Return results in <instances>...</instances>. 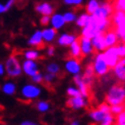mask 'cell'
<instances>
[{
  "instance_id": "cell-1",
  "label": "cell",
  "mask_w": 125,
  "mask_h": 125,
  "mask_svg": "<svg viewBox=\"0 0 125 125\" xmlns=\"http://www.w3.org/2000/svg\"><path fill=\"white\" fill-rule=\"evenodd\" d=\"M112 26L113 25H112L111 18H103L95 15H91L89 24L83 29H80V35L92 39L94 36L98 34H104L106 31L111 29Z\"/></svg>"
},
{
  "instance_id": "cell-2",
  "label": "cell",
  "mask_w": 125,
  "mask_h": 125,
  "mask_svg": "<svg viewBox=\"0 0 125 125\" xmlns=\"http://www.w3.org/2000/svg\"><path fill=\"white\" fill-rule=\"evenodd\" d=\"M105 102L110 106L125 104V86L121 84H114L109 87L106 93Z\"/></svg>"
},
{
  "instance_id": "cell-3",
  "label": "cell",
  "mask_w": 125,
  "mask_h": 125,
  "mask_svg": "<svg viewBox=\"0 0 125 125\" xmlns=\"http://www.w3.org/2000/svg\"><path fill=\"white\" fill-rule=\"evenodd\" d=\"M43 93V88L40 86V84L36 83H26L23 84L20 89V96L23 101L32 102L38 99Z\"/></svg>"
},
{
  "instance_id": "cell-4",
  "label": "cell",
  "mask_w": 125,
  "mask_h": 125,
  "mask_svg": "<svg viewBox=\"0 0 125 125\" xmlns=\"http://www.w3.org/2000/svg\"><path fill=\"white\" fill-rule=\"evenodd\" d=\"M6 75L9 78H17L22 74V67L21 62L16 55L12 54L5 60L4 62Z\"/></svg>"
},
{
  "instance_id": "cell-5",
  "label": "cell",
  "mask_w": 125,
  "mask_h": 125,
  "mask_svg": "<svg viewBox=\"0 0 125 125\" xmlns=\"http://www.w3.org/2000/svg\"><path fill=\"white\" fill-rule=\"evenodd\" d=\"M93 68L95 74L97 77H105L109 74L111 68L108 66L107 62H106L104 58V53L103 52H97L95 54V57L93 59Z\"/></svg>"
},
{
  "instance_id": "cell-6",
  "label": "cell",
  "mask_w": 125,
  "mask_h": 125,
  "mask_svg": "<svg viewBox=\"0 0 125 125\" xmlns=\"http://www.w3.org/2000/svg\"><path fill=\"white\" fill-rule=\"evenodd\" d=\"M64 71L67 74L71 75V76L82 74L83 66H82V62H80L79 59H75V58L70 57L67 60H65V62H64Z\"/></svg>"
},
{
  "instance_id": "cell-7",
  "label": "cell",
  "mask_w": 125,
  "mask_h": 125,
  "mask_svg": "<svg viewBox=\"0 0 125 125\" xmlns=\"http://www.w3.org/2000/svg\"><path fill=\"white\" fill-rule=\"evenodd\" d=\"M114 11H115V6L113 2L102 0L99 8L94 15L99 17H103V18H111L114 14Z\"/></svg>"
},
{
  "instance_id": "cell-8",
  "label": "cell",
  "mask_w": 125,
  "mask_h": 125,
  "mask_svg": "<svg viewBox=\"0 0 125 125\" xmlns=\"http://www.w3.org/2000/svg\"><path fill=\"white\" fill-rule=\"evenodd\" d=\"M104 53V58L106 60V62H107L108 66L113 69L118 62H120L121 58L120 55L118 54V51H117V47L116 46H112V47H107L105 49V50L103 51Z\"/></svg>"
},
{
  "instance_id": "cell-9",
  "label": "cell",
  "mask_w": 125,
  "mask_h": 125,
  "mask_svg": "<svg viewBox=\"0 0 125 125\" xmlns=\"http://www.w3.org/2000/svg\"><path fill=\"white\" fill-rule=\"evenodd\" d=\"M21 67H22V73L30 78L40 72V67L37 61L23 59L21 62Z\"/></svg>"
},
{
  "instance_id": "cell-10",
  "label": "cell",
  "mask_w": 125,
  "mask_h": 125,
  "mask_svg": "<svg viewBox=\"0 0 125 125\" xmlns=\"http://www.w3.org/2000/svg\"><path fill=\"white\" fill-rule=\"evenodd\" d=\"M87 97H84L83 95H77V96H72L69 97L66 102V106L71 110H82L87 107L89 102H87Z\"/></svg>"
},
{
  "instance_id": "cell-11",
  "label": "cell",
  "mask_w": 125,
  "mask_h": 125,
  "mask_svg": "<svg viewBox=\"0 0 125 125\" xmlns=\"http://www.w3.org/2000/svg\"><path fill=\"white\" fill-rule=\"evenodd\" d=\"M78 38L79 37L76 34L63 32L58 35L57 39H56V43L60 47H69L74 41L78 40Z\"/></svg>"
},
{
  "instance_id": "cell-12",
  "label": "cell",
  "mask_w": 125,
  "mask_h": 125,
  "mask_svg": "<svg viewBox=\"0 0 125 125\" xmlns=\"http://www.w3.org/2000/svg\"><path fill=\"white\" fill-rule=\"evenodd\" d=\"M35 11L40 16H50L55 12V6L49 1H41L35 5Z\"/></svg>"
},
{
  "instance_id": "cell-13",
  "label": "cell",
  "mask_w": 125,
  "mask_h": 125,
  "mask_svg": "<svg viewBox=\"0 0 125 125\" xmlns=\"http://www.w3.org/2000/svg\"><path fill=\"white\" fill-rule=\"evenodd\" d=\"M79 43H80V47H82V52H83V57H90L93 55L95 52V48L92 43V39L87 38L84 36H80L79 37Z\"/></svg>"
},
{
  "instance_id": "cell-14",
  "label": "cell",
  "mask_w": 125,
  "mask_h": 125,
  "mask_svg": "<svg viewBox=\"0 0 125 125\" xmlns=\"http://www.w3.org/2000/svg\"><path fill=\"white\" fill-rule=\"evenodd\" d=\"M66 22L65 18L63 16V14L61 12H54V14L51 16V18H50V26L52 28H54L55 30L60 31L62 30L65 26H66Z\"/></svg>"
},
{
  "instance_id": "cell-15",
  "label": "cell",
  "mask_w": 125,
  "mask_h": 125,
  "mask_svg": "<svg viewBox=\"0 0 125 125\" xmlns=\"http://www.w3.org/2000/svg\"><path fill=\"white\" fill-rule=\"evenodd\" d=\"M42 34H43L44 43H46V44H52L57 39L58 31L52 28L51 26L50 27L48 26V27H44V29L42 30Z\"/></svg>"
},
{
  "instance_id": "cell-16",
  "label": "cell",
  "mask_w": 125,
  "mask_h": 125,
  "mask_svg": "<svg viewBox=\"0 0 125 125\" xmlns=\"http://www.w3.org/2000/svg\"><path fill=\"white\" fill-rule=\"evenodd\" d=\"M73 83L75 84V86L80 90V93L84 97L89 96V93H90V87L85 83V81L83 80V74H78V75H74L73 76Z\"/></svg>"
},
{
  "instance_id": "cell-17",
  "label": "cell",
  "mask_w": 125,
  "mask_h": 125,
  "mask_svg": "<svg viewBox=\"0 0 125 125\" xmlns=\"http://www.w3.org/2000/svg\"><path fill=\"white\" fill-rule=\"evenodd\" d=\"M104 37H105V43H106V46L107 47L116 46L120 41L119 36H118L114 28H111L108 31H106L104 33Z\"/></svg>"
},
{
  "instance_id": "cell-18",
  "label": "cell",
  "mask_w": 125,
  "mask_h": 125,
  "mask_svg": "<svg viewBox=\"0 0 125 125\" xmlns=\"http://www.w3.org/2000/svg\"><path fill=\"white\" fill-rule=\"evenodd\" d=\"M28 45L31 47H41L44 44V40H43V34H42V30H35L29 37V39L27 41Z\"/></svg>"
},
{
  "instance_id": "cell-19",
  "label": "cell",
  "mask_w": 125,
  "mask_h": 125,
  "mask_svg": "<svg viewBox=\"0 0 125 125\" xmlns=\"http://www.w3.org/2000/svg\"><path fill=\"white\" fill-rule=\"evenodd\" d=\"M92 43H93L96 52H103L105 49L107 48L106 43H105L104 34H98L96 36H94L92 38Z\"/></svg>"
},
{
  "instance_id": "cell-20",
  "label": "cell",
  "mask_w": 125,
  "mask_h": 125,
  "mask_svg": "<svg viewBox=\"0 0 125 125\" xmlns=\"http://www.w3.org/2000/svg\"><path fill=\"white\" fill-rule=\"evenodd\" d=\"M1 91L3 94L7 95V96H12L14 95L16 91H17V86H16V83L13 82V81H10V80H7L1 85Z\"/></svg>"
},
{
  "instance_id": "cell-21",
  "label": "cell",
  "mask_w": 125,
  "mask_h": 125,
  "mask_svg": "<svg viewBox=\"0 0 125 125\" xmlns=\"http://www.w3.org/2000/svg\"><path fill=\"white\" fill-rule=\"evenodd\" d=\"M95 76H96V74H95V71H94L93 65L92 64L86 65L85 68H84L83 77V80L85 81V83L89 85L90 88L92 87V85L94 83V79H95Z\"/></svg>"
},
{
  "instance_id": "cell-22",
  "label": "cell",
  "mask_w": 125,
  "mask_h": 125,
  "mask_svg": "<svg viewBox=\"0 0 125 125\" xmlns=\"http://www.w3.org/2000/svg\"><path fill=\"white\" fill-rule=\"evenodd\" d=\"M112 70H113L114 77L118 81L125 83V65L121 64V62H119L113 69H112Z\"/></svg>"
},
{
  "instance_id": "cell-23",
  "label": "cell",
  "mask_w": 125,
  "mask_h": 125,
  "mask_svg": "<svg viewBox=\"0 0 125 125\" xmlns=\"http://www.w3.org/2000/svg\"><path fill=\"white\" fill-rule=\"evenodd\" d=\"M68 48H69V55L71 58H75V59L83 58V52H82V47H80L79 40L74 41Z\"/></svg>"
},
{
  "instance_id": "cell-24",
  "label": "cell",
  "mask_w": 125,
  "mask_h": 125,
  "mask_svg": "<svg viewBox=\"0 0 125 125\" xmlns=\"http://www.w3.org/2000/svg\"><path fill=\"white\" fill-rule=\"evenodd\" d=\"M91 20V15L87 14V12L84 10V11H82L79 15H77V18L75 21V25L76 27L79 28V29H83V27H85L87 24H89Z\"/></svg>"
},
{
  "instance_id": "cell-25",
  "label": "cell",
  "mask_w": 125,
  "mask_h": 125,
  "mask_svg": "<svg viewBox=\"0 0 125 125\" xmlns=\"http://www.w3.org/2000/svg\"><path fill=\"white\" fill-rule=\"evenodd\" d=\"M22 57H23V59H27V60L38 61L41 58V51L36 47L26 49V50L22 52Z\"/></svg>"
},
{
  "instance_id": "cell-26",
  "label": "cell",
  "mask_w": 125,
  "mask_h": 125,
  "mask_svg": "<svg viewBox=\"0 0 125 125\" xmlns=\"http://www.w3.org/2000/svg\"><path fill=\"white\" fill-rule=\"evenodd\" d=\"M106 114H108V113H106V112L102 111L101 109H95V110H92L90 113H89V117H90V119L93 121V122H95V123H100L102 120H103V118L106 116Z\"/></svg>"
},
{
  "instance_id": "cell-27",
  "label": "cell",
  "mask_w": 125,
  "mask_h": 125,
  "mask_svg": "<svg viewBox=\"0 0 125 125\" xmlns=\"http://www.w3.org/2000/svg\"><path fill=\"white\" fill-rule=\"evenodd\" d=\"M102 0H86L84 3V10L90 15H94L99 8Z\"/></svg>"
},
{
  "instance_id": "cell-28",
  "label": "cell",
  "mask_w": 125,
  "mask_h": 125,
  "mask_svg": "<svg viewBox=\"0 0 125 125\" xmlns=\"http://www.w3.org/2000/svg\"><path fill=\"white\" fill-rule=\"evenodd\" d=\"M36 107V110L39 112V113H42V114H45V113H48V112L51 110V104H50L48 101L46 99H40L36 103L35 105Z\"/></svg>"
},
{
  "instance_id": "cell-29",
  "label": "cell",
  "mask_w": 125,
  "mask_h": 125,
  "mask_svg": "<svg viewBox=\"0 0 125 125\" xmlns=\"http://www.w3.org/2000/svg\"><path fill=\"white\" fill-rule=\"evenodd\" d=\"M63 16L65 18L66 24H73L75 23L77 18V12L74 9H67L63 12Z\"/></svg>"
},
{
  "instance_id": "cell-30",
  "label": "cell",
  "mask_w": 125,
  "mask_h": 125,
  "mask_svg": "<svg viewBox=\"0 0 125 125\" xmlns=\"http://www.w3.org/2000/svg\"><path fill=\"white\" fill-rule=\"evenodd\" d=\"M63 5L71 8H80L82 6H84L85 0H61Z\"/></svg>"
},
{
  "instance_id": "cell-31",
  "label": "cell",
  "mask_w": 125,
  "mask_h": 125,
  "mask_svg": "<svg viewBox=\"0 0 125 125\" xmlns=\"http://www.w3.org/2000/svg\"><path fill=\"white\" fill-rule=\"evenodd\" d=\"M46 72L53 73V74H59L61 72V67L58 62H50L46 65Z\"/></svg>"
},
{
  "instance_id": "cell-32",
  "label": "cell",
  "mask_w": 125,
  "mask_h": 125,
  "mask_svg": "<svg viewBox=\"0 0 125 125\" xmlns=\"http://www.w3.org/2000/svg\"><path fill=\"white\" fill-rule=\"evenodd\" d=\"M116 122L115 120V116L112 113H108L106 114V116L103 118V120L100 122V125H114Z\"/></svg>"
},
{
  "instance_id": "cell-33",
  "label": "cell",
  "mask_w": 125,
  "mask_h": 125,
  "mask_svg": "<svg viewBox=\"0 0 125 125\" xmlns=\"http://www.w3.org/2000/svg\"><path fill=\"white\" fill-rule=\"evenodd\" d=\"M57 74H53V73H49L46 72L44 74V82L48 85H52L56 80H57Z\"/></svg>"
},
{
  "instance_id": "cell-34",
  "label": "cell",
  "mask_w": 125,
  "mask_h": 125,
  "mask_svg": "<svg viewBox=\"0 0 125 125\" xmlns=\"http://www.w3.org/2000/svg\"><path fill=\"white\" fill-rule=\"evenodd\" d=\"M66 94L69 97H72V96L82 95V93H80V90L76 86H68L66 88Z\"/></svg>"
},
{
  "instance_id": "cell-35",
  "label": "cell",
  "mask_w": 125,
  "mask_h": 125,
  "mask_svg": "<svg viewBox=\"0 0 125 125\" xmlns=\"http://www.w3.org/2000/svg\"><path fill=\"white\" fill-rule=\"evenodd\" d=\"M123 111H125L124 105H114V106H111V113L113 114L114 116L119 115L120 113H122Z\"/></svg>"
},
{
  "instance_id": "cell-36",
  "label": "cell",
  "mask_w": 125,
  "mask_h": 125,
  "mask_svg": "<svg viewBox=\"0 0 125 125\" xmlns=\"http://www.w3.org/2000/svg\"><path fill=\"white\" fill-rule=\"evenodd\" d=\"M31 81H32L33 83H36V84H42L44 82V75L41 72L37 73L33 77H31Z\"/></svg>"
},
{
  "instance_id": "cell-37",
  "label": "cell",
  "mask_w": 125,
  "mask_h": 125,
  "mask_svg": "<svg viewBox=\"0 0 125 125\" xmlns=\"http://www.w3.org/2000/svg\"><path fill=\"white\" fill-rule=\"evenodd\" d=\"M114 29L117 32L118 36H119L120 41L125 42V25H123L121 27H118V28H114Z\"/></svg>"
},
{
  "instance_id": "cell-38",
  "label": "cell",
  "mask_w": 125,
  "mask_h": 125,
  "mask_svg": "<svg viewBox=\"0 0 125 125\" xmlns=\"http://www.w3.org/2000/svg\"><path fill=\"white\" fill-rule=\"evenodd\" d=\"M50 18H51L50 16H41L39 23L43 27H48V26H50Z\"/></svg>"
},
{
  "instance_id": "cell-39",
  "label": "cell",
  "mask_w": 125,
  "mask_h": 125,
  "mask_svg": "<svg viewBox=\"0 0 125 125\" xmlns=\"http://www.w3.org/2000/svg\"><path fill=\"white\" fill-rule=\"evenodd\" d=\"M115 125H125V111L116 116V124Z\"/></svg>"
},
{
  "instance_id": "cell-40",
  "label": "cell",
  "mask_w": 125,
  "mask_h": 125,
  "mask_svg": "<svg viewBox=\"0 0 125 125\" xmlns=\"http://www.w3.org/2000/svg\"><path fill=\"white\" fill-rule=\"evenodd\" d=\"M116 47H117V51H118V54L120 55V58L125 57V44H124V42L118 43L116 45Z\"/></svg>"
},
{
  "instance_id": "cell-41",
  "label": "cell",
  "mask_w": 125,
  "mask_h": 125,
  "mask_svg": "<svg viewBox=\"0 0 125 125\" xmlns=\"http://www.w3.org/2000/svg\"><path fill=\"white\" fill-rule=\"evenodd\" d=\"M46 55L47 57H49V58H52V57H54L55 55V53H56V48H55V46H53V45H51V44H49V46L46 48Z\"/></svg>"
},
{
  "instance_id": "cell-42",
  "label": "cell",
  "mask_w": 125,
  "mask_h": 125,
  "mask_svg": "<svg viewBox=\"0 0 125 125\" xmlns=\"http://www.w3.org/2000/svg\"><path fill=\"white\" fill-rule=\"evenodd\" d=\"M20 125H42V124L36 122V121H32V120H23L21 122Z\"/></svg>"
},
{
  "instance_id": "cell-43",
  "label": "cell",
  "mask_w": 125,
  "mask_h": 125,
  "mask_svg": "<svg viewBox=\"0 0 125 125\" xmlns=\"http://www.w3.org/2000/svg\"><path fill=\"white\" fill-rule=\"evenodd\" d=\"M4 75H6L5 65H4V62H0V77H3Z\"/></svg>"
},
{
  "instance_id": "cell-44",
  "label": "cell",
  "mask_w": 125,
  "mask_h": 125,
  "mask_svg": "<svg viewBox=\"0 0 125 125\" xmlns=\"http://www.w3.org/2000/svg\"><path fill=\"white\" fill-rule=\"evenodd\" d=\"M7 12V9H6V6L4 2H0V15H3Z\"/></svg>"
},
{
  "instance_id": "cell-45",
  "label": "cell",
  "mask_w": 125,
  "mask_h": 125,
  "mask_svg": "<svg viewBox=\"0 0 125 125\" xmlns=\"http://www.w3.org/2000/svg\"><path fill=\"white\" fill-rule=\"evenodd\" d=\"M68 125H80V121H79V120H76V119H74V120L70 121Z\"/></svg>"
},
{
  "instance_id": "cell-46",
  "label": "cell",
  "mask_w": 125,
  "mask_h": 125,
  "mask_svg": "<svg viewBox=\"0 0 125 125\" xmlns=\"http://www.w3.org/2000/svg\"><path fill=\"white\" fill-rule=\"evenodd\" d=\"M120 62H121V64H123V65H125V57L121 58V60H120Z\"/></svg>"
},
{
  "instance_id": "cell-47",
  "label": "cell",
  "mask_w": 125,
  "mask_h": 125,
  "mask_svg": "<svg viewBox=\"0 0 125 125\" xmlns=\"http://www.w3.org/2000/svg\"><path fill=\"white\" fill-rule=\"evenodd\" d=\"M16 1H24V0H16Z\"/></svg>"
},
{
  "instance_id": "cell-48",
  "label": "cell",
  "mask_w": 125,
  "mask_h": 125,
  "mask_svg": "<svg viewBox=\"0 0 125 125\" xmlns=\"http://www.w3.org/2000/svg\"><path fill=\"white\" fill-rule=\"evenodd\" d=\"M105 1H111V0H105Z\"/></svg>"
},
{
  "instance_id": "cell-49",
  "label": "cell",
  "mask_w": 125,
  "mask_h": 125,
  "mask_svg": "<svg viewBox=\"0 0 125 125\" xmlns=\"http://www.w3.org/2000/svg\"><path fill=\"white\" fill-rule=\"evenodd\" d=\"M2 125H6V124H2Z\"/></svg>"
},
{
  "instance_id": "cell-50",
  "label": "cell",
  "mask_w": 125,
  "mask_h": 125,
  "mask_svg": "<svg viewBox=\"0 0 125 125\" xmlns=\"http://www.w3.org/2000/svg\"><path fill=\"white\" fill-rule=\"evenodd\" d=\"M124 108H125V105H124Z\"/></svg>"
}]
</instances>
